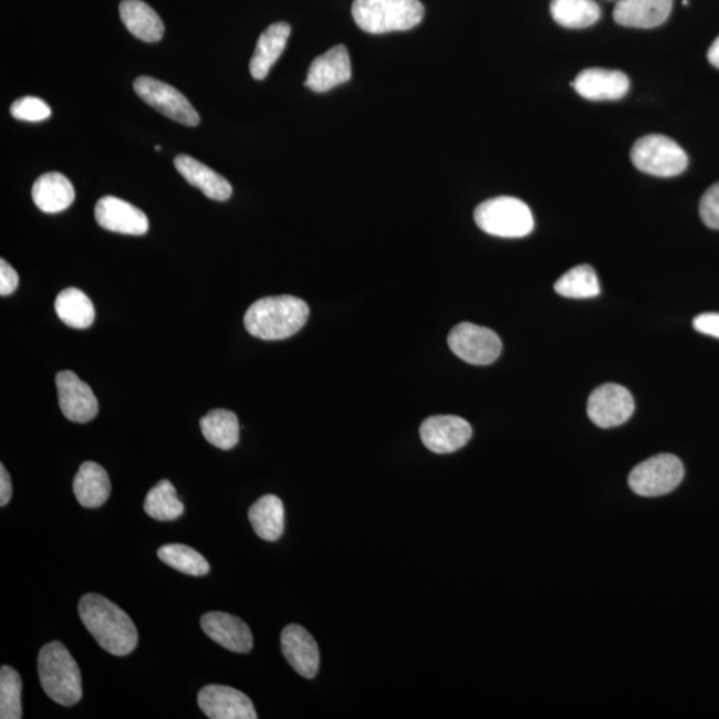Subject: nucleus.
<instances>
[{"label":"nucleus","mask_w":719,"mask_h":719,"mask_svg":"<svg viewBox=\"0 0 719 719\" xmlns=\"http://www.w3.org/2000/svg\"><path fill=\"white\" fill-rule=\"evenodd\" d=\"M38 673L42 688L52 701L74 706L83 697L82 675L74 657L62 643L54 640L39 652Z\"/></svg>","instance_id":"7ed1b4c3"},{"label":"nucleus","mask_w":719,"mask_h":719,"mask_svg":"<svg viewBox=\"0 0 719 719\" xmlns=\"http://www.w3.org/2000/svg\"><path fill=\"white\" fill-rule=\"evenodd\" d=\"M708 59L711 65H715V67L719 69V37L710 45V49L708 51Z\"/></svg>","instance_id":"4c0bfd02"},{"label":"nucleus","mask_w":719,"mask_h":719,"mask_svg":"<svg viewBox=\"0 0 719 719\" xmlns=\"http://www.w3.org/2000/svg\"><path fill=\"white\" fill-rule=\"evenodd\" d=\"M158 558L175 571L195 577H201L211 571L208 561L195 549L181 544H168L159 548Z\"/></svg>","instance_id":"7c9ffc66"},{"label":"nucleus","mask_w":719,"mask_h":719,"mask_svg":"<svg viewBox=\"0 0 719 719\" xmlns=\"http://www.w3.org/2000/svg\"><path fill=\"white\" fill-rule=\"evenodd\" d=\"M473 430L459 416H431L421 424L420 437L425 447L437 455H449L467 446Z\"/></svg>","instance_id":"9b49d317"},{"label":"nucleus","mask_w":719,"mask_h":719,"mask_svg":"<svg viewBox=\"0 0 719 719\" xmlns=\"http://www.w3.org/2000/svg\"><path fill=\"white\" fill-rule=\"evenodd\" d=\"M692 326L702 335L719 338V313H702L695 319Z\"/></svg>","instance_id":"c9c22d12"},{"label":"nucleus","mask_w":719,"mask_h":719,"mask_svg":"<svg viewBox=\"0 0 719 719\" xmlns=\"http://www.w3.org/2000/svg\"><path fill=\"white\" fill-rule=\"evenodd\" d=\"M18 272L4 259L0 260V295L9 296L17 291Z\"/></svg>","instance_id":"f704fd0d"},{"label":"nucleus","mask_w":719,"mask_h":719,"mask_svg":"<svg viewBox=\"0 0 719 719\" xmlns=\"http://www.w3.org/2000/svg\"><path fill=\"white\" fill-rule=\"evenodd\" d=\"M248 519L261 540L278 541L284 532V503L274 494L260 497L248 511Z\"/></svg>","instance_id":"393cba45"},{"label":"nucleus","mask_w":719,"mask_h":719,"mask_svg":"<svg viewBox=\"0 0 719 719\" xmlns=\"http://www.w3.org/2000/svg\"><path fill=\"white\" fill-rule=\"evenodd\" d=\"M310 316L304 300L284 295L258 300L246 312L244 326L250 335L267 340H284L295 335Z\"/></svg>","instance_id":"f03ea898"},{"label":"nucleus","mask_w":719,"mask_h":719,"mask_svg":"<svg viewBox=\"0 0 719 719\" xmlns=\"http://www.w3.org/2000/svg\"><path fill=\"white\" fill-rule=\"evenodd\" d=\"M144 512L156 521H175L185 513V503L178 499V493L171 481L161 480L149 490L144 500Z\"/></svg>","instance_id":"c85d7f7f"},{"label":"nucleus","mask_w":719,"mask_h":719,"mask_svg":"<svg viewBox=\"0 0 719 719\" xmlns=\"http://www.w3.org/2000/svg\"><path fill=\"white\" fill-rule=\"evenodd\" d=\"M32 200L44 213H59L75 200V189L64 175L49 173L38 178L32 187Z\"/></svg>","instance_id":"5701e85b"},{"label":"nucleus","mask_w":719,"mask_h":719,"mask_svg":"<svg viewBox=\"0 0 719 719\" xmlns=\"http://www.w3.org/2000/svg\"><path fill=\"white\" fill-rule=\"evenodd\" d=\"M174 163L183 178L189 185L199 188L207 198L218 201H226L231 198L232 186L230 181L215 173L213 169L202 165V163L189 155H178Z\"/></svg>","instance_id":"aec40b11"},{"label":"nucleus","mask_w":719,"mask_h":719,"mask_svg":"<svg viewBox=\"0 0 719 719\" xmlns=\"http://www.w3.org/2000/svg\"><path fill=\"white\" fill-rule=\"evenodd\" d=\"M202 632L213 643L233 653H250L253 637L250 626L243 619L223 612H211L200 618Z\"/></svg>","instance_id":"dca6fc26"},{"label":"nucleus","mask_w":719,"mask_h":719,"mask_svg":"<svg viewBox=\"0 0 719 719\" xmlns=\"http://www.w3.org/2000/svg\"><path fill=\"white\" fill-rule=\"evenodd\" d=\"M449 348L463 362L473 365H488L500 357L502 344L497 333L470 323H461L450 331Z\"/></svg>","instance_id":"1a4fd4ad"},{"label":"nucleus","mask_w":719,"mask_h":719,"mask_svg":"<svg viewBox=\"0 0 719 719\" xmlns=\"http://www.w3.org/2000/svg\"><path fill=\"white\" fill-rule=\"evenodd\" d=\"M673 0H618L613 11L616 23L632 29H655L668 21Z\"/></svg>","instance_id":"6ab92c4d"},{"label":"nucleus","mask_w":719,"mask_h":719,"mask_svg":"<svg viewBox=\"0 0 719 719\" xmlns=\"http://www.w3.org/2000/svg\"><path fill=\"white\" fill-rule=\"evenodd\" d=\"M12 497V483L3 463L0 466V507H6Z\"/></svg>","instance_id":"e433bc0d"},{"label":"nucleus","mask_w":719,"mask_h":719,"mask_svg":"<svg viewBox=\"0 0 719 719\" xmlns=\"http://www.w3.org/2000/svg\"><path fill=\"white\" fill-rule=\"evenodd\" d=\"M572 86L585 100L619 101L629 91L631 81L618 70L586 69L580 72Z\"/></svg>","instance_id":"a211bd4d"},{"label":"nucleus","mask_w":719,"mask_h":719,"mask_svg":"<svg viewBox=\"0 0 719 719\" xmlns=\"http://www.w3.org/2000/svg\"><path fill=\"white\" fill-rule=\"evenodd\" d=\"M10 113L17 121L38 123L49 119L51 108L48 103L39 100V97L24 96L12 103Z\"/></svg>","instance_id":"473e14b6"},{"label":"nucleus","mask_w":719,"mask_h":719,"mask_svg":"<svg viewBox=\"0 0 719 719\" xmlns=\"http://www.w3.org/2000/svg\"><path fill=\"white\" fill-rule=\"evenodd\" d=\"M424 12L420 0H355L352 4L353 21L369 34L411 30L423 21Z\"/></svg>","instance_id":"20e7f679"},{"label":"nucleus","mask_w":719,"mask_h":719,"mask_svg":"<svg viewBox=\"0 0 719 719\" xmlns=\"http://www.w3.org/2000/svg\"><path fill=\"white\" fill-rule=\"evenodd\" d=\"M554 290L569 299H591L600 295L601 286L596 271L591 265L581 264L562 274L555 281Z\"/></svg>","instance_id":"c756f323"},{"label":"nucleus","mask_w":719,"mask_h":719,"mask_svg":"<svg viewBox=\"0 0 719 719\" xmlns=\"http://www.w3.org/2000/svg\"><path fill=\"white\" fill-rule=\"evenodd\" d=\"M352 67L348 50L338 44L312 62L305 86L313 93H326L351 80Z\"/></svg>","instance_id":"f3484780"},{"label":"nucleus","mask_w":719,"mask_h":719,"mask_svg":"<svg viewBox=\"0 0 719 719\" xmlns=\"http://www.w3.org/2000/svg\"><path fill=\"white\" fill-rule=\"evenodd\" d=\"M200 429L205 439L211 446L221 450H230L240 440V424L238 416L231 410L213 409L200 418Z\"/></svg>","instance_id":"a878e982"},{"label":"nucleus","mask_w":719,"mask_h":719,"mask_svg":"<svg viewBox=\"0 0 719 719\" xmlns=\"http://www.w3.org/2000/svg\"><path fill=\"white\" fill-rule=\"evenodd\" d=\"M476 225L497 238H525L533 231L534 219L524 201L511 196L489 199L475 209Z\"/></svg>","instance_id":"39448f33"},{"label":"nucleus","mask_w":719,"mask_h":719,"mask_svg":"<svg viewBox=\"0 0 719 719\" xmlns=\"http://www.w3.org/2000/svg\"><path fill=\"white\" fill-rule=\"evenodd\" d=\"M59 405L65 418L74 423L94 420L100 411V404L93 389L81 381L74 372L63 371L56 375Z\"/></svg>","instance_id":"f8f14e48"},{"label":"nucleus","mask_w":719,"mask_h":719,"mask_svg":"<svg viewBox=\"0 0 719 719\" xmlns=\"http://www.w3.org/2000/svg\"><path fill=\"white\" fill-rule=\"evenodd\" d=\"M77 502L83 508L96 509L106 503L111 494V481L106 469L94 461L82 463L72 482Z\"/></svg>","instance_id":"4be33fe9"},{"label":"nucleus","mask_w":719,"mask_h":719,"mask_svg":"<svg viewBox=\"0 0 719 719\" xmlns=\"http://www.w3.org/2000/svg\"><path fill=\"white\" fill-rule=\"evenodd\" d=\"M155 149H156V152H160L161 147H160V146H156Z\"/></svg>","instance_id":"58836bf2"},{"label":"nucleus","mask_w":719,"mask_h":719,"mask_svg":"<svg viewBox=\"0 0 719 719\" xmlns=\"http://www.w3.org/2000/svg\"><path fill=\"white\" fill-rule=\"evenodd\" d=\"M634 398L618 384H604L592 392L587 415L600 428H614L625 424L634 414Z\"/></svg>","instance_id":"9d476101"},{"label":"nucleus","mask_w":719,"mask_h":719,"mask_svg":"<svg viewBox=\"0 0 719 719\" xmlns=\"http://www.w3.org/2000/svg\"><path fill=\"white\" fill-rule=\"evenodd\" d=\"M95 219L104 230L134 237H142L149 228L146 213L115 196H104L96 202Z\"/></svg>","instance_id":"4468645a"},{"label":"nucleus","mask_w":719,"mask_h":719,"mask_svg":"<svg viewBox=\"0 0 719 719\" xmlns=\"http://www.w3.org/2000/svg\"><path fill=\"white\" fill-rule=\"evenodd\" d=\"M77 612L91 636L110 655L124 657L136 649L139 636L134 621L113 601L101 594H84Z\"/></svg>","instance_id":"f257e3e1"},{"label":"nucleus","mask_w":719,"mask_h":719,"mask_svg":"<svg viewBox=\"0 0 719 719\" xmlns=\"http://www.w3.org/2000/svg\"><path fill=\"white\" fill-rule=\"evenodd\" d=\"M699 216L706 227L719 230V181L704 194L699 201Z\"/></svg>","instance_id":"72a5a7b5"},{"label":"nucleus","mask_w":719,"mask_h":719,"mask_svg":"<svg viewBox=\"0 0 719 719\" xmlns=\"http://www.w3.org/2000/svg\"><path fill=\"white\" fill-rule=\"evenodd\" d=\"M199 708L211 719H257V710L244 692L225 685H207L199 691Z\"/></svg>","instance_id":"ddd939ff"},{"label":"nucleus","mask_w":719,"mask_h":719,"mask_svg":"<svg viewBox=\"0 0 719 719\" xmlns=\"http://www.w3.org/2000/svg\"><path fill=\"white\" fill-rule=\"evenodd\" d=\"M121 19L127 30L143 42H159L165 35V24L142 0H123L119 6Z\"/></svg>","instance_id":"b1692460"},{"label":"nucleus","mask_w":719,"mask_h":719,"mask_svg":"<svg viewBox=\"0 0 719 719\" xmlns=\"http://www.w3.org/2000/svg\"><path fill=\"white\" fill-rule=\"evenodd\" d=\"M551 14L566 29H586L598 22L600 6L594 0H552Z\"/></svg>","instance_id":"cd10ccee"},{"label":"nucleus","mask_w":719,"mask_h":719,"mask_svg":"<svg viewBox=\"0 0 719 719\" xmlns=\"http://www.w3.org/2000/svg\"><path fill=\"white\" fill-rule=\"evenodd\" d=\"M134 90L146 102L169 119L188 127L198 126L200 116L187 97L169 84L152 76H139L134 82Z\"/></svg>","instance_id":"6e6552de"},{"label":"nucleus","mask_w":719,"mask_h":719,"mask_svg":"<svg viewBox=\"0 0 719 719\" xmlns=\"http://www.w3.org/2000/svg\"><path fill=\"white\" fill-rule=\"evenodd\" d=\"M291 25L285 22L273 23L260 35L250 63L251 75L263 81L270 74L273 64L283 54Z\"/></svg>","instance_id":"412c9836"},{"label":"nucleus","mask_w":719,"mask_h":719,"mask_svg":"<svg viewBox=\"0 0 719 719\" xmlns=\"http://www.w3.org/2000/svg\"><path fill=\"white\" fill-rule=\"evenodd\" d=\"M59 319L71 329L86 330L95 320L94 304L90 298L77 288H67L59 293L55 302Z\"/></svg>","instance_id":"bb28decb"},{"label":"nucleus","mask_w":719,"mask_h":719,"mask_svg":"<svg viewBox=\"0 0 719 719\" xmlns=\"http://www.w3.org/2000/svg\"><path fill=\"white\" fill-rule=\"evenodd\" d=\"M684 476V463L677 456L657 455L638 463L632 470L629 487L638 496H665L673 492L682 482Z\"/></svg>","instance_id":"0eeeda50"},{"label":"nucleus","mask_w":719,"mask_h":719,"mask_svg":"<svg viewBox=\"0 0 719 719\" xmlns=\"http://www.w3.org/2000/svg\"><path fill=\"white\" fill-rule=\"evenodd\" d=\"M281 652L298 675L315 678L320 668V652L316 639L300 625H288L281 632Z\"/></svg>","instance_id":"2eb2a0df"},{"label":"nucleus","mask_w":719,"mask_h":719,"mask_svg":"<svg viewBox=\"0 0 719 719\" xmlns=\"http://www.w3.org/2000/svg\"><path fill=\"white\" fill-rule=\"evenodd\" d=\"M631 159L640 173L658 178H675L689 165L688 155L679 144L657 134L646 135L634 143Z\"/></svg>","instance_id":"423d86ee"},{"label":"nucleus","mask_w":719,"mask_h":719,"mask_svg":"<svg viewBox=\"0 0 719 719\" xmlns=\"http://www.w3.org/2000/svg\"><path fill=\"white\" fill-rule=\"evenodd\" d=\"M22 678L11 666L0 669V718H22Z\"/></svg>","instance_id":"2f4dec72"}]
</instances>
